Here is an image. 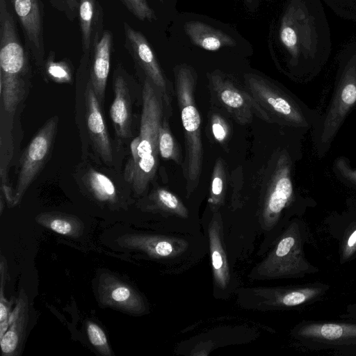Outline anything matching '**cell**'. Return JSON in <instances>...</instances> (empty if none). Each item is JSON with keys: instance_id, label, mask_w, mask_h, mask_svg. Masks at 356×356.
<instances>
[{"instance_id": "obj_1", "label": "cell", "mask_w": 356, "mask_h": 356, "mask_svg": "<svg viewBox=\"0 0 356 356\" xmlns=\"http://www.w3.org/2000/svg\"><path fill=\"white\" fill-rule=\"evenodd\" d=\"M278 37L291 66L313 71L323 65L332 49L331 32L321 0H287Z\"/></svg>"}, {"instance_id": "obj_2", "label": "cell", "mask_w": 356, "mask_h": 356, "mask_svg": "<svg viewBox=\"0 0 356 356\" xmlns=\"http://www.w3.org/2000/svg\"><path fill=\"white\" fill-rule=\"evenodd\" d=\"M165 104L159 90L147 78L142 90L140 131L130 143V156L123 178L137 195L143 194L153 181L159 165V134Z\"/></svg>"}, {"instance_id": "obj_3", "label": "cell", "mask_w": 356, "mask_h": 356, "mask_svg": "<svg viewBox=\"0 0 356 356\" xmlns=\"http://www.w3.org/2000/svg\"><path fill=\"white\" fill-rule=\"evenodd\" d=\"M174 71L175 94L184 135L185 157L181 166L186 190L191 193L199 184L204 154L201 118L194 98L196 76L186 65L177 66Z\"/></svg>"}, {"instance_id": "obj_4", "label": "cell", "mask_w": 356, "mask_h": 356, "mask_svg": "<svg viewBox=\"0 0 356 356\" xmlns=\"http://www.w3.org/2000/svg\"><path fill=\"white\" fill-rule=\"evenodd\" d=\"M337 86L323 123L321 142L334 136L350 108L356 102V39L346 44L337 56Z\"/></svg>"}, {"instance_id": "obj_5", "label": "cell", "mask_w": 356, "mask_h": 356, "mask_svg": "<svg viewBox=\"0 0 356 356\" xmlns=\"http://www.w3.org/2000/svg\"><path fill=\"white\" fill-rule=\"evenodd\" d=\"M76 79L84 87V114L83 129L80 133L83 154L91 147L96 161L111 167L114 164L115 153L103 113L102 104L98 99L91 82L77 71Z\"/></svg>"}, {"instance_id": "obj_6", "label": "cell", "mask_w": 356, "mask_h": 356, "mask_svg": "<svg viewBox=\"0 0 356 356\" xmlns=\"http://www.w3.org/2000/svg\"><path fill=\"white\" fill-rule=\"evenodd\" d=\"M58 124V116L54 115L49 118L25 148L19 160L15 188L14 207L21 202L30 185L50 159Z\"/></svg>"}, {"instance_id": "obj_7", "label": "cell", "mask_w": 356, "mask_h": 356, "mask_svg": "<svg viewBox=\"0 0 356 356\" xmlns=\"http://www.w3.org/2000/svg\"><path fill=\"white\" fill-rule=\"evenodd\" d=\"M247 91L273 120V116L289 124L305 126V119L297 104L269 81L254 74L244 76Z\"/></svg>"}, {"instance_id": "obj_8", "label": "cell", "mask_w": 356, "mask_h": 356, "mask_svg": "<svg viewBox=\"0 0 356 356\" xmlns=\"http://www.w3.org/2000/svg\"><path fill=\"white\" fill-rule=\"evenodd\" d=\"M209 81L211 91L216 101L238 123L248 124L252 121L254 115L272 122L270 117L247 90H241L230 80L216 73L209 75Z\"/></svg>"}, {"instance_id": "obj_9", "label": "cell", "mask_w": 356, "mask_h": 356, "mask_svg": "<svg viewBox=\"0 0 356 356\" xmlns=\"http://www.w3.org/2000/svg\"><path fill=\"white\" fill-rule=\"evenodd\" d=\"M124 47L134 63L136 71L143 75L161 93L165 105L170 104L168 86L155 53L146 37L127 22L123 23Z\"/></svg>"}, {"instance_id": "obj_10", "label": "cell", "mask_w": 356, "mask_h": 356, "mask_svg": "<svg viewBox=\"0 0 356 356\" xmlns=\"http://www.w3.org/2000/svg\"><path fill=\"white\" fill-rule=\"evenodd\" d=\"M297 335L309 348L356 352V323L310 322L301 325Z\"/></svg>"}, {"instance_id": "obj_11", "label": "cell", "mask_w": 356, "mask_h": 356, "mask_svg": "<svg viewBox=\"0 0 356 356\" xmlns=\"http://www.w3.org/2000/svg\"><path fill=\"white\" fill-rule=\"evenodd\" d=\"M10 1L23 32L24 45L37 67L42 71L46 58L42 0Z\"/></svg>"}, {"instance_id": "obj_12", "label": "cell", "mask_w": 356, "mask_h": 356, "mask_svg": "<svg viewBox=\"0 0 356 356\" xmlns=\"http://www.w3.org/2000/svg\"><path fill=\"white\" fill-rule=\"evenodd\" d=\"M113 51V33L110 30L104 29L102 35L95 41L92 47L88 51L83 52L77 70L91 82L102 105L105 102Z\"/></svg>"}, {"instance_id": "obj_13", "label": "cell", "mask_w": 356, "mask_h": 356, "mask_svg": "<svg viewBox=\"0 0 356 356\" xmlns=\"http://www.w3.org/2000/svg\"><path fill=\"white\" fill-rule=\"evenodd\" d=\"M100 305L133 314L145 311L143 298L130 284L115 275L104 272L100 274L97 288Z\"/></svg>"}, {"instance_id": "obj_14", "label": "cell", "mask_w": 356, "mask_h": 356, "mask_svg": "<svg viewBox=\"0 0 356 356\" xmlns=\"http://www.w3.org/2000/svg\"><path fill=\"white\" fill-rule=\"evenodd\" d=\"M131 76L121 63H118L113 74L114 98L109 115L116 137L124 140L132 136V106L130 91Z\"/></svg>"}, {"instance_id": "obj_15", "label": "cell", "mask_w": 356, "mask_h": 356, "mask_svg": "<svg viewBox=\"0 0 356 356\" xmlns=\"http://www.w3.org/2000/svg\"><path fill=\"white\" fill-rule=\"evenodd\" d=\"M76 177L79 185L97 202L108 204L118 202L119 183L105 170L83 163L76 170Z\"/></svg>"}, {"instance_id": "obj_16", "label": "cell", "mask_w": 356, "mask_h": 356, "mask_svg": "<svg viewBox=\"0 0 356 356\" xmlns=\"http://www.w3.org/2000/svg\"><path fill=\"white\" fill-rule=\"evenodd\" d=\"M293 195L291 165L289 158L282 154L278 159L267 190L264 213L275 219Z\"/></svg>"}, {"instance_id": "obj_17", "label": "cell", "mask_w": 356, "mask_h": 356, "mask_svg": "<svg viewBox=\"0 0 356 356\" xmlns=\"http://www.w3.org/2000/svg\"><path fill=\"white\" fill-rule=\"evenodd\" d=\"M29 318V305L27 295L22 289L15 308L8 318L9 327L0 337L1 348L3 356L17 355L21 350L25 337Z\"/></svg>"}, {"instance_id": "obj_18", "label": "cell", "mask_w": 356, "mask_h": 356, "mask_svg": "<svg viewBox=\"0 0 356 356\" xmlns=\"http://www.w3.org/2000/svg\"><path fill=\"white\" fill-rule=\"evenodd\" d=\"M78 19L82 51H88L104 31V11L99 0H79Z\"/></svg>"}, {"instance_id": "obj_19", "label": "cell", "mask_w": 356, "mask_h": 356, "mask_svg": "<svg viewBox=\"0 0 356 356\" xmlns=\"http://www.w3.org/2000/svg\"><path fill=\"white\" fill-rule=\"evenodd\" d=\"M184 31L194 44L207 51H217L224 47L236 45L231 36L200 21L186 22Z\"/></svg>"}, {"instance_id": "obj_20", "label": "cell", "mask_w": 356, "mask_h": 356, "mask_svg": "<svg viewBox=\"0 0 356 356\" xmlns=\"http://www.w3.org/2000/svg\"><path fill=\"white\" fill-rule=\"evenodd\" d=\"M117 242L124 248L143 251L154 257H167L173 252L172 245L168 241L140 234L122 235L118 238Z\"/></svg>"}, {"instance_id": "obj_21", "label": "cell", "mask_w": 356, "mask_h": 356, "mask_svg": "<svg viewBox=\"0 0 356 356\" xmlns=\"http://www.w3.org/2000/svg\"><path fill=\"white\" fill-rule=\"evenodd\" d=\"M36 222L51 231L70 237L76 238L83 231V223L76 216L59 212H44L35 217Z\"/></svg>"}, {"instance_id": "obj_22", "label": "cell", "mask_w": 356, "mask_h": 356, "mask_svg": "<svg viewBox=\"0 0 356 356\" xmlns=\"http://www.w3.org/2000/svg\"><path fill=\"white\" fill-rule=\"evenodd\" d=\"M44 79L58 83H72L73 81V65L71 60L64 58L56 60V53L51 50L46 56L41 71Z\"/></svg>"}, {"instance_id": "obj_23", "label": "cell", "mask_w": 356, "mask_h": 356, "mask_svg": "<svg viewBox=\"0 0 356 356\" xmlns=\"http://www.w3.org/2000/svg\"><path fill=\"white\" fill-rule=\"evenodd\" d=\"M159 151L162 159L181 163L179 149L171 134L168 122L164 118L159 129Z\"/></svg>"}, {"instance_id": "obj_24", "label": "cell", "mask_w": 356, "mask_h": 356, "mask_svg": "<svg viewBox=\"0 0 356 356\" xmlns=\"http://www.w3.org/2000/svg\"><path fill=\"white\" fill-rule=\"evenodd\" d=\"M211 252L214 275L220 286L227 280V268L220 243L215 232L211 234Z\"/></svg>"}, {"instance_id": "obj_25", "label": "cell", "mask_w": 356, "mask_h": 356, "mask_svg": "<svg viewBox=\"0 0 356 356\" xmlns=\"http://www.w3.org/2000/svg\"><path fill=\"white\" fill-rule=\"evenodd\" d=\"M86 325L88 339L93 347L103 355H111V349L103 329L91 321H87Z\"/></svg>"}, {"instance_id": "obj_26", "label": "cell", "mask_w": 356, "mask_h": 356, "mask_svg": "<svg viewBox=\"0 0 356 356\" xmlns=\"http://www.w3.org/2000/svg\"><path fill=\"white\" fill-rule=\"evenodd\" d=\"M153 200L161 207L179 214L186 213V209L179 200L171 192L158 188L151 195Z\"/></svg>"}, {"instance_id": "obj_27", "label": "cell", "mask_w": 356, "mask_h": 356, "mask_svg": "<svg viewBox=\"0 0 356 356\" xmlns=\"http://www.w3.org/2000/svg\"><path fill=\"white\" fill-rule=\"evenodd\" d=\"M134 17L140 21L152 22L156 20L154 10L151 8L147 0H118Z\"/></svg>"}, {"instance_id": "obj_28", "label": "cell", "mask_w": 356, "mask_h": 356, "mask_svg": "<svg viewBox=\"0 0 356 356\" xmlns=\"http://www.w3.org/2000/svg\"><path fill=\"white\" fill-rule=\"evenodd\" d=\"M225 184V172L223 162L218 159L214 165L211 187L210 202L213 204L218 203L223 195Z\"/></svg>"}, {"instance_id": "obj_29", "label": "cell", "mask_w": 356, "mask_h": 356, "mask_svg": "<svg viewBox=\"0 0 356 356\" xmlns=\"http://www.w3.org/2000/svg\"><path fill=\"white\" fill-rule=\"evenodd\" d=\"M339 17L356 21V0H323Z\"/></svg>"}, {"instance_id": "obj_30", "label": "cell", "mask_w": 356, "mask_h": 356, "mask_svg": "<svg viewBox=\"0 0 356 356\" xmlns=\"http://www.w3.org/2000/svg\"><path fill=\"white\" fill-rule=\"evenodd\" d=\"M51 6L71 22L78 17L79 0H49Z\"/></svg>"}, {"instance_id": "obj_31", "label": "cell", "mask_w": 356, "mask_h": 356, "mask_svg": "<svg viewBox=\"0 0 356 356\" xmlns=\"http://www.w3.org/2000/svg\"><path fill=\"white\" fill-rule=\"evenodd\" d=\"M211 131L215 139L224 142L229 134L228 126L225 120L219 115L213 114L211 119Z\"/></svg>"}, {"instance_id": "obj_32", "label": "cell", "mask_w": 356, "mask_h": 356, "mask_svg": "<svg viewBox=\"0 0 356 356\" xmlns=\"http://www.w3.org/2000/svg\"><path fill=\"white\" fill-rule=\"evenodd\" d=\"M336 165L338 170L346 179L356 184V170L350 168L342 159H339L337 161Z\"/></svg>"}, {"instance_id": "obj_33", "label": "cell", "mask_w": 356, "mask_h": 356, "mask_svg": "<svg viewBox=\"0 0 356 356\" xmlns=\"http://www.w3.org/2000/svg\"><path fill=\"white\" fill-rule=\"evenodd\" d=\"M3 284H1L0 293V323L6 321L10 314V303L3 296Z\"/></svg>"}, {"instance_id": "obj_34", "label": "cell", "mask_w": 356, "mask_h": 356, "mask_svg": "<svg viewBox=\"0 0 356 356\" xmlns=\"http://www.w3.org/2000/svg\"><path fill=\"white\" fill-rule=\"evenodd\" d=\"M356 250V229L348 237L344 250L343 257L348 258Z\"/></svg>"}, {"instance_id": "obj_35", "label": "cell", "mask_w": 356, "mask_h": 356, "mask_svg": "<svg viewBox=\"0 0 356 356\" xmlns=\"http://www.w3.org/2000/svg\"><path fill=\"white\" fill-rule=\"evenodd\" d=\"M353 307H355V308H356V305H354V306H353ZM354 311H355V312H353V314H356V309H355V310L354 309ZM354 318H356V317H354Z\"/></svg>"}, {"instance_id": "obj_36", "label": "cell", "mask_w": 356, "mask_h": 356, "mask_svg": "<svg viewBox=\"0 0 356 356\" xmlns=\"http://www.w3.org/2000/svg\"><path fill=\"white\" fill-rule=\"evenodd\" d=\"M159 1L162 2V3L164 2V0H159Z\"/></svg>"}]
</instances>
